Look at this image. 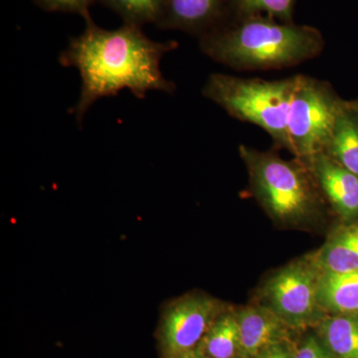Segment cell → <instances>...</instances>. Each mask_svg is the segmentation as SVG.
I'll use <instances>...</instances> for the list:
<instances>
[{
  "mask_svg": "<svg viewBox=\"0 0 358 358\" xmlns=\"http://www.w3.org/2000/svg\"><path fill=\"white\" fill-rule=\"evenodd\" d=\"M326 154L358 178V122L346 103L339 112Z\"/></svg>",
  "mask_w": 358,
  "mask_h": 358,
  "instance_id": "obj_14",
  "label": "cell"
},
{
  "mask_svg": "<svg viewBox=\"0 0 358 358\" xmlns=\"http://www.w3.org/2000/svg\"><path fill=\"white\" fill-rule=\"evenodd\" d=\"M343 105L324 82L296 76L288 117V150L306 162L326 152Z\"/></svg>",
  "mask_w": 358,
  "mask_h": 358,
  "instance_id": "obj_5",
  "label": "cell"
},
{
  "mask_svg": "<svg viewBox=\"0 0 358 358\" xmlns=\"http://www.w3.org/2000/svg\"><path fill=\"white\" fill-rule=\"evenodd\" d=\"M121 16L124 23L143 26L159 24L166 8V0H99Z\"/></svg>",
  "mask_w": 358,
  "mask_h": 358,
  "instance_id": "obj_16",
  "label": "cell"
},
{
  "mask_svg": "<svg viewBox=\"0 0 358 358\" xmlns=\"http://www.w3.org/2000/svg\"><path fill=\"white\" fill-rule=\"evenodd\" d=\"M307 164L326 193L327 199L343 217L358 215V178L326 152L315 155Z\"/></svg>",
  "mask_w": 358,
  "mask_h": 358,
  "instance_id": "obj_9",
  "label": "cell"
},
{
  "mask_svg": "<svg viewBox=\"0 0 358 358\" xmlns=\"http://www.w3.org/2000/svg\"><path fill=\"white\" fill-rule=\"evenodd\" d=\"M294 355L296 348L289 341H285L270 346L256 358H294Z\"/></svg>",
  "mask_w": 358,
  "mask_h": 358,
  "instance_id": "obj_20",
  "label": "cell"
},
{
  "mask_svg": "<svg viewBox=\"0 0 358 358\" xmlns=\"http://www.w3.org/2000/svg\"><path fill=\"white\" fill-rule=\"evenodd\" d=\"M294 358H331V357L320 338L310 336L305 338L301 345L296 348Z\"/></svg>",
  "mask_w": 358,
  "mask_h": 358,
  "instance_id": "obj_19",
  "label": "cell"
},
{
  "mask_svg": "<svg viewBox=\"0 0 358 358\" xmlns=\"http://www.w3.org/2000/svg\"><path fill=\"white\" fill-rule=\"evenodd\" d=\"M324 38L310 26L278 22L262 15L207 33L202 51L221 64L239 70L289 67L315 57L324 49Z\"/></svg>",
  "mask_w": 358,
  "mask_h": 358,
  "instance_id": "obj_2",
  "label": "cell"
},
{
  "mask_svg": "<svg viewBox=\"0 0 358 358\" xmlns=\"http://www.w3.org/2000/svg\"><path fill=\"white\" fill-rule=\"evenodd\" d=\"M317 327L331 358H358V315H334Z\"/></svg>",
  "mask_w": 358,
  "mask_h": 358,
  "instance_id": "obj_13",
  "label": "cell"
},
{
  "mask_svg": "<svg viewBox=\"0 0 358 358\" xmlns=\"http://www.w3.org/2000/svg\"><path fill=\"white\" fill-rule=\"evenodd\" d=\"M99 0H34L35 4L49 13H66L79 14L87 18L90 15V7Z\"/></svg>",
  "mask_w": 358,
  "mask_h": 358,
  "instance_id": "obj_18",
  "label": "cell"
},
{
  "mask_svg": "<svg viewBox=\"0 0 358 358\" xmlns=\"http://www.w3.org/2000/svg\"><path fill=\"white\" fill-rule=\"evenodd\" d=\"M236 315L242 358H256L270 346L289 341L291 327L266 306L244 308Z\"/></svg>",
  "mask_w": 358,
  "mask_h": 358,
  "instance_id": "obj_8",
  "label": "cell"
},
{
  "mask_svg": "<svg viewBox=\"0 0 358 358\" xmlns=\"http://www.w3.org/2000/svg\"><path fill=\"white\" fill-rule=\"evenodd\" d=\"M240 152L248 167L254 192L275 219L298 222L310 215L317 203V193L303 166L244 145Z\"/></svg>",
  "mask_w": 358,
  "mask_h": 358,
  "instance_id": "obj_4",
  "label": "cell"
},
{
  "mask_svg": "<svg viewBox=\"0 0 358 358\" xmlns=\"http://www.w3.org/2000/svg\"><path fill=\"white\" fill-rule=\"evenodd\" d=\"M178 358H208L205 357L203 353L200 352L199 348H194V350H190V352L185 353V355H180Z\"/></svg>",
  "mask_w": 358,
  "mask_h": 358,
  "instance_id": "obj_21",
  "label": "cell"
},
{
  "mask_svg": "<svg viewBox=\"0 0 358 358\" xmlns=\"http://www.w3.org/2000/svg\"><path fill=\"white\" fill-rule=\"evenodd\" d=\"M296 82V76L265 81L213 74L204 85L203 95L232 117L260 127L278 145L288 148V117Z\"/></svg>",
  "mask_w": 358,
  "mask_h": 358,
  "instance_id": "obj_3",
  "label": "cell"
},
{
  "mask_svg": "<svg viewBox=\"0 0 358 358\" xmlns=\"http://www.w3.org/2000/svg\"><path fill=\"white\" fill-rule=\"evenodd\" d=\"M320 274H341L358 270V226L336 231L313 261Z\"/></svg>",
  "mask_w": 358,
  "mask_h": 358,
  "instance_id": "obj_11",
  "label": "cell"
},
{
  "mask_svg": "<svg viewBox=\"0 0 358 358\" xmlns=\"http://www.w3.org/2000/svg\"><path fill=\"white\" fill-rule=\"evenodd\" d=\"M319 301L334 315H358V270L341 274H320Z\"/></svg>",
  "mask_w": 358,
  "mask_h": 358,
  "instance_id": "obj_12",
  "label": "cell"
},
{
  "mask_svg": "<svg viewBox=\"0 0 358 358\" xmlns=\"http://www.w3.org/2000/svg\"><path fill=\"white\" fill-rule=\"evenodd\" d=\"M240 13L248 16L267 14L268 17L291 22L296 0H233Z\"/></svg>",
  "mask_w": 358,
  "mask_h": 358,
  "instance_id": "obj_17",
  "label": "cell"
},
{
  "mask_svg": "<svg viewBox=\"0 0 358 358\" xmlns=\"http://www.w3.org/2000/svg\"><path fill=\"white\" fill-rule=\"evenodd\" d=\"M320 273L315 264H291L275 273L264 288L266 307L291 329H305L322 322L319 301Z\"/></svg>",
  "mask_w": 358,
  "mask_h": 358,
  "instance_id": "obj_7",
  "label": "cell"
},
{
  "mask_svg": "<svg viewBox=\"0 0 358 358\" xmlns=\"http://www.w3.org/2000/svg\"><path fill=\"white\" fill-rule=\"evenodd\" d=\"M348 107L352 110V112L353 113V115H355V119H357L358 122V103H355V105L348 106Z\"/></svg>",
  "mask_w": 358,
  "mask_h": 358,
  "instance_id": "obj_22",
  "label": "cell"
},
{
  "mask_svg": "<svg viewBox=\"0 0 358 358\" xmlns=\"http://www.w3.org/2000/svg\"><path fill=\"white\" fill-rule=\"evenodd\" d=\"M224 0H166L159 26L167 29L199 31L215 22Z\"/></svg>",
  "mask_w": 358,
  "mask_h": 358,
  "instance_id": "obj_10",
  "label": "cell"
},
{
  "mask_svg": "<svg viewBox=\"0 0 358 358\" xmlns=\"http://www.w3.org/2000/svg\"><path fill=\"white\" fill-rule=\"evenodd\" d=\"M197 348L208 358H242L236 312L224 310Z\"/></svg>",
  "mask_w": 358,
  "mask_h": 358,
  "instance_id": "obj_15",
  "label": "cell"
},
{
  "mask_svg": "<svg viewBox=\"0 0 358 358\" xmlns=\"http://www.w3.org/2000/svg\"><path fill=\"white\" fill-rule=\"evenodd\" d=\"M85 21L84 31L71 39L59 56L61 65L76 68L81 77L79 100L71 110L80 126L96 101L117 96L122 90L138 99L152 91L173 93L176 85L164 76L160 62L178 48L176 42L155 41L141 26L131 23L103 29L91 16Z\"/></svg>",
  "mask_w": 358,
  "mask_h": 358,
  "instance_id": "obj_1",
  "label": "cell"
},
{
  "mask_svg": "<svg viewBox=\"0 0 358 358\" xmlns=\"http://www.w3.org/2000/svg\"><path fill=\"white\" fill-rule=\"evenodd\" d=\"M222 303L204 294H187L167 303L155 338L160 358H178L199 346L224 312Z\"/></svg>",
  "mask_w": 358,
  "mask_h": 358,
  "instance_id": "obj_6",
  "label": "cell"
}]
</instances>
